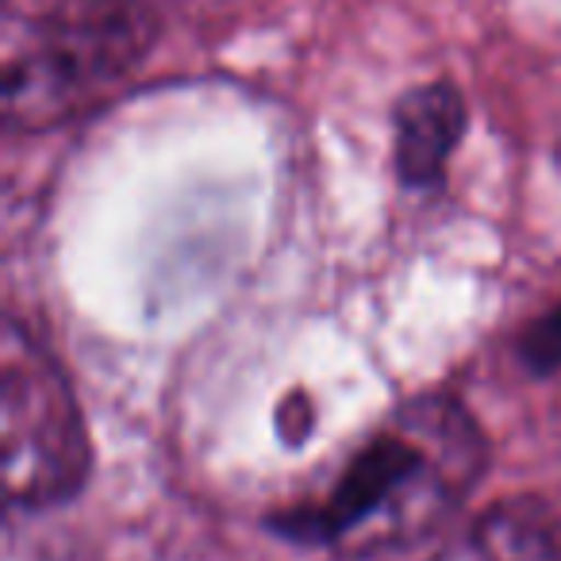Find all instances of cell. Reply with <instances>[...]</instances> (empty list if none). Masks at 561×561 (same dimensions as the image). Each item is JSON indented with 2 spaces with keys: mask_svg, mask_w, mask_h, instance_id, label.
Wrapping results in <instances>:
<instances>
[{
  "mask_svg": "<svg viewBox=\"0 0 561 561\" xmlns=\"http://www.w3.org/2000/svg\"><path fill=\"white\" fill-rule=\"evenodd\" d=\"M484 466L489 446L473 415L450 397H415L354 450L323 496L273 527L339 558L404 550L466 504Z\"/></svg>",
  "mask_w": 561,
  "mask_h": 561,
  "instance_id": "cell-1",
  "label": "cell"
},
{
  "mask_svg": "<svg viewBox=\"0 0 561 561\" xmlns=\"http://www.w3.org/2000/svg\"><path fill=\"white\" fill-rule=\"evenodd\" d=\"M519 354L530 374H550V369L561 366V308H553L550 316L530 323L519 343Z\"/></svg>",
  "mask_w": 561,
  "mask_h": 561,
  "instance_id": "cell-6",
  "label": "cell"
},
{
  "mask_svg": "<svg viewBox=\"0 0 561 561\" xmlns=\"http://www.w3.org/2000/svg\"><path fill=\"white\" fill-rule=\"evenodd\" d=\"M435 561H561V515L538 496H512L481 512Z\"/></svg>",
  "mask_w": 561,
  "mask_h": 561,
  "instance_id": "cell-5",
  "label": "cell"
},
{
  "mask_svg": "<svg viewBox=\"0 0 561 561\" xmlns=\"http://www.w3.org/2000/svg\"><path fill=\"white\" fill-rule=\"evenodd\" d=\"M0 443L16 512L58 507L85 489L93 443L78 392L50 346L12 316L0 335Z\"/></svg>",
  "mask_w": 561,
  "mask_h": 561,
  "instance_id": "cell-3",
  "label": "cell"
},
{
  "mask_svg": "<svg viewBox=\"0 0 561 561\" xmlns=\"http://www.w3.org/2000/svg\"><path fill=\"white\" fill-rule=\"evenodd\" d=\"M466 96L450 81L408 89L392 108V165L408 188H438L466 135Z\"/></svg>",
  "mask_w": 561,
  "mask_h": 561,
  "instance_id": "cell-4",
  "label": "cell"
},
{
  "mask_svg": "<svg viewBox=\"0 0 561 561\" xmlns=\"http://www.w3.org/2000/svg\"><path fill=\"white\" fill-rule=\"evenodd\" d=\"M154 43L150 0H0V116L58 131L124 93Z\"/></svg>",
  "mask_w": 561,
  "mask_h": 561,
  "instance_id": "cell-2",
  "label": "cell"
}]
</instances>
